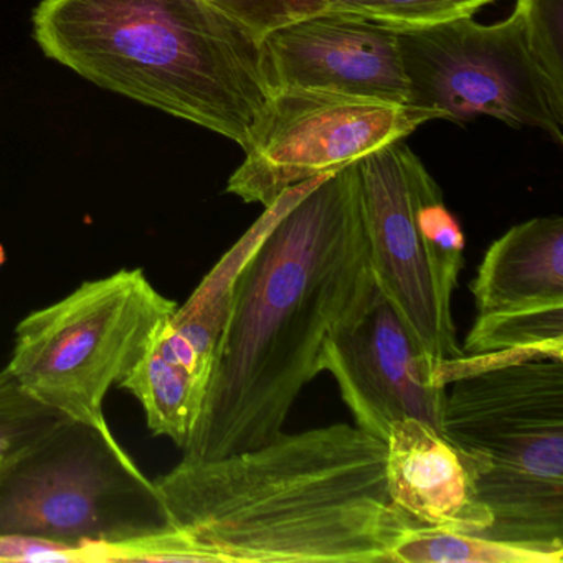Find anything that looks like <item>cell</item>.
Wrapping results in <instances>:
<instances>
[{
    "mask_svg": "<svg viewBox=\"0 0 563 563\" xmlns=\"http://www.w3.org/2000/svg\"><path fill=\"white\" fill-rule=\"evenodd\" d=\"M357 163L289 207L246 256L184 460H216L282 437L321 372L331 332L374 295Z\"/></svg>",
    "mask_w": 563,
    "mask_h": 563,
    "instance_id": "cell-1",
    "label": "cell"
},
{
    "mask_svg": "<svg viewBox=\"0 0 563 563\" xmlns=\"http://www.w3.org/2000/svg\"><path fill=\"white\" fill-rule=\"evenodd\" d=\"M387 444L347 423L286 434L156 479L202 562L377 563L418 526L387 493Z\"/></svg>",
    "mask_w": 563,
    "mask_h": 563,
    "instance_id": "cell-2",
    "label": "cell"
},
{
    "mask_svg": "<svg viewBox=\"0 0 563 563\" xmlns=\"http://www.w3.org/2000/svg\"><path fill=\"white\" fill-rule=\"evenodd\" d=\"M32 22L52 60L245 153L265 123L263 42L210 0H42Z\"/></svg>",
    "mask_w": 563,
    "mask_h": 563,
    "instance_id": "cell-3",
    "label": "cell"
},
{
    "mask_svg": "<svg viewBox=\"0 0 563 563\" xmlns=\"http://www.w3.org/2000/svg\"><path fill=\"white\" fill-rule=\"evenodd\" d=\"M0 539L48 543L74 559L202 562L170 527L156 481L111 428L71 418L0 467Z\"/></svg>",
    "mask_w": 563,
    "mask_h": 563,
    "instance_id": "cell-4",
    "label": "cell"
},
{
    "mask_svg": "<svg viewBox=\"0 0 563 563\" xmlns=\"http://www.w3.org/2000/svg\"><path fill=\"white\" fill-rule=\"evenodd\" d=\"M441 433L484 457L493 526L481 536L563 549V361L532 358L451 382Z\"/></svg>",
    "mask_w": 563,
    "mask_h": 563,
    "instance_id": "cell-5",
    "label": "cell"
},
{
    "mask_svg": "<svg viewBox=\"0 0 563 563\" xmlns=\"http://www.w3.org/2000/svg\"><path fill=\"white\" fill-rule=\"evenodd\" d=\"M143 269H121L31 312L8 364L19 387L65 418L110 430L103 405L176 312Z\"/></svg>",
    "mask_w": 563,
    "mask_h": 563,
    "instance_id": "cell-6",
    "label": "cell"
},
{
    "mask_svg": "<svg viewBox=\"0 0 563 563\" xmlns=\"http://www.w3.org/2000/svg\"><path fill=\"white\" fill-rule=\"evenodd\" d=\"M357 166L375 285L428 357H463L451 301L464 235L440 187L417 154L398 143Z\"/></svg>",
    "mask_w": 563,
    "mask_h": 563,
    "instance_id": "cell-7",
    "label": "cell"
},
{
    "mask_svg": "<svg viewBox=\"0 0 563 563\" xmlns=\"http://www.w3.org/2000/svg\"><path fill=\"white\" fill-rule=\"evenodd\" d=\"M397 35L410 107L454 123L484 114L536 128L562 146L563 93L533 60L516 12L499 24L466 18Z\"/></svg>",
    "mask_w": 563,
    "mask_h": 563,
    "instance_id": "cell-8",
    "label": "cell"
},
{
    "mask_svg": "<svg viewBox=\"0 0 563 563\" xmlns=\"http://www.w3.org/2000/svg\"><path fill=\"white\" fill-rule=\"evenodd\" d=\"M437 120L434 111L410 104L278 88L255 143L230 176L227 192L268 209L292 187L331 176Z\"/></svg>",
    "mask_w": 563,
    "mask_h": 563,
    "instance_id": "cell-9",
    "label": "cell"
},
{
    "mask_svg": "<svg viewBox=\"0 0 563 563\" xmlns=\"http://www.w3.org/2000/svg\"><path fill=\"white\" fill-rule=\"evenodd\" d=\"M380 289L329 335L322 367L334 377L355 427L385 441L391 423L427 421L441 433L448 387Z\"/></svg>",
    "mask_w": 563,
    "mask_h": 563,
    "instance_id": "cell-10",
    "label": "cell"
},
{
    "mask_svg": "<svg viewBox=\"0 0 563 563\" xmlns=\"http://www.w3.org/2000/svg\"><path fill=\"white\" fill-rule=\"evenodd\" d=\"M273 91H332L408 104L398 35L338 14L316 15L262 38Z\"/></svg>",
    "mask_w": 563,
    "mask_h": 563,
    "instance_id": "cell-11",
    "label": "cell"
},
{
    "mask_svg": "<svg viewBox=\"0 0 563 563\" xmlns=\"http://www.w3.org/2000/svg\"><path fill=\"white\" fill-rule=\"evenodd\" d=\"M385 444L388 499L413 522L461 533L493 526V514L477 494V481L487 471L484 457L417 418L391 423Z\"/></svg>",
    "mask_w": 563,
    "mask_h": 563,
    "instance_id": "cell-12",
    "label": "cell"
},
{
    "mask_svg": "<svg viewBox=\"0 0 563 563\" xmlns=\"http://www.w3.org/2000/svg\"><path fill=\"white\" fill-rule=\"evenodd\" d=\"M477 316L563 305V219L537 217L487 249L473 286Z\"/></svg>",
    "mask_w": 563,
    "mask_h": 563,
    "instance_id": "cell-13",
    "label": "cell"
},
{
    "mask_svg": "<svg viewBox=\"0 0 563 563\" xmlns=\"http://www.w3.org/2000/svg\"><path fill=\"white\" fill-rule=\"evenodd\" d=\"M118 387L140 401L151 433L186 446L202 411L207 384L164 355L153 341Z\"/></svg>",
    "mask_w": 563,
    "mask_h": 563,
    "instance_id": "cell-14",
    "label": "cell"
},
{
    "mask_svg": "<svg viewBox=\"0 0 563 563\" xmlns=\"http://www.w3.org/2000/svg\"><path fill=\"white\" fill-rule=\"evenodd\" d=\"M562 547L415 527L388 555L404 563H562Z\"/></svg>",
    "mask_w": 563,
    "mask_h": 563,
    "instance_id": "cell-15",
    "label": "cell"
},
{
    "mask_svg": "<svg viewBox=\"0 0 563 563\" xmlns=\"http://www.w3.org/2000/svg\"><path fill=\"white\" fill-rule=\"evenodd\" d=\"M463 352H527L533 357L563 361V305L477 316Z\"/></svg>",
    "mask_w": 563,
    "mask_h": 563,
    "instance_id": "cell-16",
    "label": "cell"
},
{
    "mask_svg": "<svg viewBox=\"0 0 563 563\" xmlns=\"http://www.w3.org/2000/svg\"><path fill=\"white\" fill-rule=\"evenodd\" d=\"M493 2L496 0H341L325 14L344 15L404 34L473 18Z\"/></svg>",
    "mask_w": 563,
    "mask_h": 563,
    "instance_id": "cell-17",
    "label": "cell"
},
{
    "mask_svg": "<svg viewBox=\"0 0 563 563\" xmlns=\"http://www.w3.org/2000/svg\"><path fill=\"white\" fill-rule=\"evenodd\" d=\"M54 408L25 394L8 367L0 371V467L62 420Z\"/></svg>",
    "mask_w": 563,
    "mask_h": 563,
    "instance_id": "cell-18",
    "label": "cell"
},
{
    "mask_svg": "<svg viewBox=\"0 0 563 563\" xmlns=\"http://www.w3.org/2000/svg\"><path fill=\"white\" fill-rule=\"evenodd\" d=\"M527 47L540 70L563 93V0H517Z\"/></svg>",
    "mask_w": 563,
    "mask_h": 563,
    "instance_id": "cell-19",
    "label": "cell"
},
{
    "mask_svg": "<svg viewBox=\"0 0 563 563\" xmlns=\"http://www.w3.org/2000/svg\"><path fill=\"white\" fill-rule=\"evenodd\" d=\"M262 41L275 29L325 14L341 0H210Z\"/></svg>",
    "mask_w": 563,
    "mask_h": 563,
    "instance_id": "cell-20",
    "label": "cell"
},
{
    "mask_svg": "<svg viewBox=\"0 0 563 563\" xmlns=\"http://www.w3.org/2000/svg\"><path fill=\"white\" fill-rule=\"evenodd\" d=\"M4 263V252H2V249H0V265Z\"/></svg>",
    "mask_w": 563,
    "mask_h": 563,
    "instance_id": "cell-21",
    "label": "cell"
}]
</instances>
